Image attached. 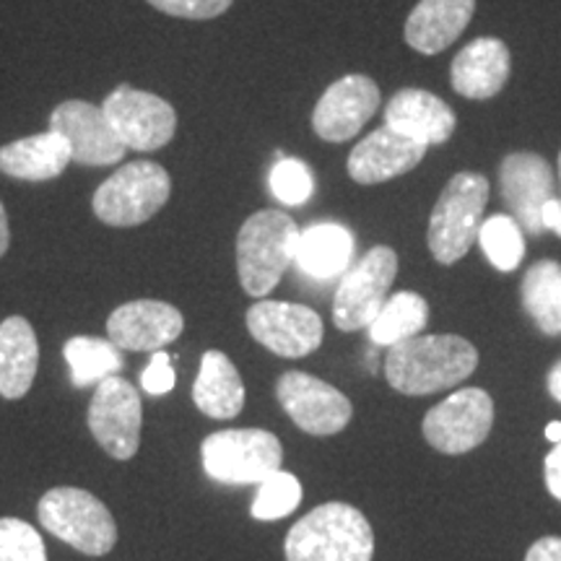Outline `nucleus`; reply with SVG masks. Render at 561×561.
I'll list each match as a JSON object with an SVG mask.
<instances>
[{
  "label": "nucleus",
  "instance_id": "obj_1",
  "mask_svg": "<svg viewBox=\"0 0 561 561\" xmlns=\"http://www.w3.org/2000/svg\"><path fill=\"white\" fill-rule=\"evenodd\" d=\"M479 367V351L460 335H413L390 346L385 377L403 396L458 388Z\"/></svg>",
  "mask_w": 561,
  "mask_h": 561
},
{
  "label": "nucleus",
  "instance_id": "obj_2",
  "mask_svg": "<svg viewBox=\"0 0 561 561\" xmlns=\"http://www.w3.org/2000/svg\"><path fill=\"white\" fill-rule=\"evenodd\" d=\"M286 561H371L375 533L346 502H328L294 523L284 543Z\"/></svg>",
  "mask_w": 561,
  "mask_h": 561
},
{
  "label": "nucleus",
  "instance_id": "obj_3",
  "mask_svg": "<svg viewBox=\"0 0 561 561\" xmlns=\"http://www.w3.org/2000/svg\"><path fill=\"white\" fill-rule=\"evenodd\" d=\"M301 229L284 210L268 208L252 214L237 234V273L250 297L263 299L297 257Z\"/></svg>",
  "mask_w": 561,
  "mask_h": 561
},
{
  "label": "nucleus",
  "instance_id": "obj_4",
  "mask_svg": "<svg viewBox=\"0 0 561 561\" xmlns=\"http://www.w3.org/2000/svg\"><path fill=\"white\" fill-rule=\"evenodd\" d=\"M489 180L479 172H458L439 193L430 216L426 242L442 265L462 261L479 242L483 210L489 203Z\"/></svg>",
  "mask_w": 561,
  "mask_h": 561
},
{
  "label": "nucleus",
  "instance_id": "obj_5",
  "mask_svg": "<svg viewBox=\"0 0 561 561\" xmlns=\"http://www.w3.org/2000/svg\"><path fill=\"white\" fill-rule=\"evenodd\" d=\"M42 528L87 557H104L115 549L117 525L107 504L87 489H50L37 504Z\"/></svg>",
  "mask_w": 561,
  "mask_h": 561
},
{
  "label": "nucleus",
  "instance_id": "obj_6",
  "mask_svg": "<svg viewBox=\"0 0 561 561\" xmlns=\"http://www.w3.org/2000/svg\"><path fill=\"white\" fill-rule=\"evenodd\" d=\"M172 180L157 161H130L94 193V214L107 227H138L170 201Z\"/></svg>",
  "mask_w": 561,
  "mask_h": 561
},
{
  "label": "nucleus",
  "instance_id": "obj_7",
  "mask_svg": "<svg viewBox=\"0 0 561 561\" xmlns=\"http://www.w3.org/2000/svg\"><path fill=\"white\" fill-rule=\"evenodd\" d=\"M201 458L214 481L261 483L280 468L284 447L265 430H224L203 439Z\"/></svg>",
  "mask_w": 561,
  "mask_h": 561
},
{
  "label": "nucleus",
  "instance_id": "obj_8",
  "mask_svg": "<svg viewBox=\"0 0 561 561\" xmlns=\"http://www.w3.org/2000/svg\"><path fill=\"white\" fill-rule=\"evenodd\" d=\"M398 276V255L388 244H377L354 268L341 276L333 297V322L343 333L364 331L380 314Z\"/></svg>",
  "mask_w": 561,
  "mask_h": 561
},
{
  "label": "nucleus",
  "instance_id": "obj_9",
  "mask_svg": "<svg viewBox=\"0 0 561 561\" xmlns=\"http://www.w3.org/2000/svg\"><path fill=\"white\" fill-rule=\"evenodd\" d=\"M494 424V401L486 390L462 388L424 416V437L445 455L471 453L483 445Z\"/></svg>",
  "mask_w": 561,
  "mask_h": 561
},
{
  "label": "nucleus",
  "instance_id": "obj_10",
  "mask_svg": "<svg viewBox=\"0 0 561 561\" xmlns=\"http://www.w3.org/2000/svg\"><path fill=\"white\" fill-rule=\"evenodd\" d=\"M102 112L125 149L133 151H157L170 144L178 130V112L170 102L125 83L104 100Z\"/></svg>",
  "mask_w": 561,
  "mask_h": 561
},
{
  "label": "nucleus",
  "instance_id": "obj_11",
  "mask_svg": "<svg viewBox=\"0 0 561 561\" xmlns=\"http://www.w3.org/2000/svg\"><path fill=\"white\" fill-rule=\"evenodd\" d=\"M144 409L140 396L123 377H107L96 385L89 403V430L110 458L130 460L138 453Z\"/></svg>",
  "mask_w": 561,
  "mask_h": 561
},
{
  "label": "nucleus",
  "instance_id": "obj_12",
  "mask_svg": "<svg viewBox=\"0 0 561 561\" xmlns=\"http://www.w3.org/2000/svg\"><path fill=\"white\" fill-rule=\"evenodd\" d=\"M280 409L289 413L294 424L312 437H331L348 426L354 409L339 388L307 375V371H286L276 382Z\"/></svg>",
  "mask_w": 561,
  "mask_h": 561
},
{
  "label": "nucleus",
  "instance_id": "obj_13",
  "mask_svg": "<svg viewBox=\"0 0 561 561\" xmlns=\"http://www.w3.org/2000/svg\"><path fill=\"white\" fill-rule=\"evenodd\" d=\"M248 331L261 346L284 359H301L322 343L320 314L305 305L261 299L248 310Z\"/></svg>",
  "mask_w": 561,
  "mask_h": 561
},
{
  "label": "nucleus",
  "instance_id": "obj_14",
  "mask_svg": "<svg viewBox=\"0 0 561 561\" xmlns=\"http://www.w3.org/2000/svg\"><path fill=\"white\" fill-rule=\"evenodd\" d=\"M380 102L382 94L375 79L364 73L343 76L314 104L312 128L328 144H346L375 117Z\"/></svg>",
  "mask_w": 561,
  "mask_h": 561
},
{
  "label": "nucleus",
  "instance_id": "obj_15",
  "mask_svg": "<svg viewBox=\"0 0 561 561\" xmlns=\"http://www.w3.org/2000/svg\"><path fill=\"white\" fill-rule=\"evenodd\" d=\"M500 187L502 198L512 210V219L528 231V234H541L543 208L553 201V170L541 153L515 151L507 153L500 164Z\"/></svg>",
  "mask_w": 561,
  "mask_h": 561
},
{
  "label": "nucleus",
  "instance_id": "obj_16",
  "mask_svg": "<svg viewBox=\"0 0 561 561\" xmlns=\"http://www.w3.org/2000/svg\"><path fill=\"white\" fill-rule=\"evenodd\" d=\"M50 130L66 138L70 157L87 167L121 164L125 157V144L112 130L102 107L91 102L68 100L55 107L50 117Z\"/></svg>",
  "mask_w": 561,
  "mask_h": 561
},
{
  "label": "nucleus",
  "instance_id": "obj_17",
  "mask_svg": "<svg viewBox=\"0 0 561 561\" xmlns=\"http://www.w3.org/2000/svg\"><path fill=\"white\" fill-rule=\"evenodd\" d=\"M426 151H430L426 144L392 130L390 125H382L354 146V151L348 153L346 170L356 185H380V182L416 170Z\"/></svg>",
  "mask_w": 561,
  "mask_h": 561
},
{
  "label": "nucleus",
  "instance_id": "obj_18",
  "mask_svg": "<svg viewBox=\"0 0 561 561\" xmlns=\"http://www.w3.org/2000/svg\"><path fill=\"white\" fill-rule=\"evenodd\" d=\"M185 318L178 307L157 299H136L117 307L107 320V335L121 351H161L180 339Z\"/></svg>",
  "mask_w": 561,
  "mask_h": 561
},
{
  "label": "nucleus",
  "instance_id": "obj_19",
  "mask_svg": "<svg viewBox=\"0 0 561 561\" xmlns=\"http://www.w3.org/2000/svg\"><path fill=\"white\" fill-rule=\"evenodd\" d=\"M510 73V47L500 37H479L453 58L450 87L466 100L486 102L507 87Z\"/></svg>",
  "mask_w": 561,
  "mask_h": 561
},
{
  "label": "nucleus",
  "instance_id": "obj_20",
  "mask_svg": "<svg viewBox=\"0 0 561 561\" xmlns=\"http://www.w3.org/2000/svg\"><path fill=\"white\" fill-rule=\"evenodd\" d=\"M385 125L426 146H442L453 138L458 117L450 104L424 89H401L385 107Z\"/></svg>",
  "mask_w": 561,
  "mask_h": 561
},
{
  "label": "nucleus",
  "instance_id": "obj_21",
  "mask_svg": "<svg viewBox=\"0 0 561 561\" xmlns=\"http://www.w3.org/2000/svg\"><path fill=\"white\" fill-rule=\"evenodd\" d=\"M476 0H419L403 26L405 45L421 55H439L468 30Z\"/></svg>",
  "mask_w": 561,
  "mask_h": 561
},
{
  "label": "nucleus",
  "instance_id": "obj_22",
  "mask_svg": "<svg viewBox=\"0 0 561 561\" xmlns=\"http://www.w3.org/2000/svg\"><path fill=\"white\" fill-rule=\"evenodd\" d=\"M73 161L66 138L55 130L13 140L0 149V172L24 182L55 180Z\"/></svg>",
  "mask_w": 561,
  "mask_h": 561
},
{
  "label": "nucleus",
  "instance_id": "obj_23",
  "mask_svg": "<svg viewBox=\"0 0 561 561\" xmlns=\"http://www.w3.org/2000/svg\"><path fill=\"white\" fill-rule=\"evenodd\" d=\"M39 364V343L30 320L5 318L0 322V396L19 401L32 390Z\"/></svg>",
  "mask_w": 561,
  "mask_h": 561
},
{
  "label": "nucleus",
  "instance_id": "obj_24",
  "mask_svg": "<svg viewBox=\"0 0 561 561\" xmlns=\"http://www.w3.org/2000/svg\"><path fill=\"white\" fill-rule=\"evenodd\" d=\"M354 244V234L346 227L335 221H320L314 227L301 229L294 263L299 265L301 273L318 280L339 278L351 268Z\"/></svg>",
  "mask_w": 561,
  "mask_h": 561
},
{
  "label": "nucleus",
  "instance_id": "obj_25",
  "mask_svg": "<svg viewBox=\"0 0 561 561\" xmlns=\"http://www.w3.org/2000/svg\"><path fill=\"white\" fill-rule=\"evenodd\" d=\"M193 401L210 419H234L244 409V382L234 362L224 351L203 354L201 371L193 385Z\"/></svg>",
  "mask_w": 561,
  "mask_h": 561
},
{
  "label": "nucleus",
  "instance_id": "obj_26",
  "mask_svg": "<svg viewBox=\"0 0 561 561\" xmlns=\"http://www.w3.org/2000/svg\"><path fill=\"white\" fill-rule=\"evenodd\" d=\"M520 299L538 331L561 335V263H533L523 276Z\"/></svg>",
  "mask_w": 561,
  "mask_h": 561
},
{
  "label": "nucleus",
  "instance_id": "obj_27",
  "mask_svg": "<svg viewBox=\"0 0 561 561\" xmlns=\"http://www.w3.org/2000/svg\"><path fill=\"white\" fill-rule=\"evenodd\" d=\"M430 322V305L416 291H398L385 301V307L371 320L369 341L375 346H396V343L409 341L413 335H421V331Z\"/></svg>",
  "mask_w": 561,
  "mask_h": 561
},
{
  "label": "nucleus",
  "instance_id": "obj_28",
  "mask_svg": "<svg viewBox=\"0 0 561 561\" xmlns=\"http://www.w3.org/2000/svg\"><path fill=\"white\" fill-rule=\"evenodd\" d=\"M66 362L70 367V382L76 388L100 385L107 377H115L125 367L121 348L110 339H91V335H76L62 346Z\"/></svg>",
  "mask_w": 561,
  "mask_h": 561
},
{
  "label": "nucleus",
  "instance_id": "obj_29",
  "mask_svg": "<svg viewBox=\"0 0 561 561\" xmlns=\"http://www.w3.org/2000/svg\"><path fill=\"white\" fill-rule=\"evenodd\" d=\"M479 242L483 255L496 271L512 273L520 268L525 257V234L523 227L507 214H494L481 224Z\"/></svg>",
  "mask_w": 561,
  "mask_h": 561
},
{
  "label": "nucleus",
  "instance_id": "obj_30",
  "mask_svg": "<svg viewBox=\"0 0 561 561\" xmlns=\"http://www.w3.org/2000/svg\"><path fill=\"white\" fill-rule=\"evenodd\" d=\"M299 502H301L299 479L294 473L280 471L278 468V471H273L268 479L261 481L250 512L255 520L271 523V520H280V517L291 515V512L299 507Z\"/></svg>",
  "mask_w": 561,
  "mask_h": 561
},
{
  "label": "nucleus",
  "instance_id": "obj_31",
  "mask_svg": "<svg viewBox=\"0 0 561 561\" xmlns=\"http://www.w3.org/2000/svg\"><path fill=\"white\" fill-rule=\"evenodd\" d=\"M273 198L284 206H305L314 193V178L301 159H278L268 174Z\"/></svg>",
  "mask_w": 561,
  "mask_h": 561
},
{
  "label": "nucleus",
  "instance_id": "obj_32",
  "mask_svg": "<svg viewBox=\"0 0 561 561\" xmlns=\"http://www.w3.org/2000/svg\"><path fill=\"white\" fill-rule=\"evenodd\" d=\"M0 561H47L37 528L19 517H0Z\"/></svg>",
  "mask_w": 561,
  "mask_h": 561
},
{
  "label": "nucleus",
  "instance_id": "obj_33",
  "mask_svg": "<svg viewBox=\"0 0 561 561\" xmlns=\"http://www.w3.org/2000/svg\"><path fill=\"white\" fill-rule=\"evenodd\" d=\"M149 3L170 16L206 21L227 13L234 0H149Z\"/></svg>",
  "mask_w": 561,
  "mask_h": 561
},
{
  "label": "nucleus",
  "instance_id": "obj_34",
  "mask_svg": "<svg viewBox=\"0 0 561 561\" xmlns=\"http://www.w3.org/2000/svg\"><path fill=\"white\" fill-rule=\"evenodd\" d=\"M174 382H178V375H174L172 356L164 348L153 351L149 367L140 371V388L149 396H167V392L174 390Z\"/></svg>",
  "mask_w": 561,
  "mask_h": 561
},
{
  "label": "nucleus",
  "instance_id": "obj_35",
  "mask_svg": "<svg viewBox=\"0 0 561 561\" xmlns=\"http://www.w3.org/2000/svg\"><path fill=\"white\" fill-rule=\"evenodd\" d=\"M543 473H546V489L551 491L553 500L561 502V442L559 445H553V450L546 455Z\"/></svg>",
  "mask_w": 561,
  "mask_h": 561
},
{
  "label": "nucleus",
  "instance_id": "obj_36",
  "mask_svg": "<svg viewBox=\"0 0 561 561\" xmlns=\"http://www.w3.org/2000/svg\"><path fill=\"white\" fill-rule=\"evenodd\" d=\"M525 561H561V538L549 536L536 541L525 553Z\"/></svg>",
  "mask_w": 561,
  "mask_h": 561
},
{
  "label": "nucleus",
  "instance_id": "obj_37",
  "mask_svg": "<svg viewBox=\"0 0 561 561\" xmlns=\"http://www.w3.org/2000/svg\"><path fill=\"white\" fill-rule=\"evenodd\" d=\"M543 227L553 231V234L561 237V201L553 198L546 203L543 208Z\"/></svg>",
  "mask_w": 561,
  "mask_h": 561
},
{
  "label": "nucleus",
  "instance_id": "obj_38",
  "mask_svg": "<svg viewBox=\"0 0 561 561\" xmlns=\"http://www.w3.org/2000/svg\"><path fill=\"white\" fill-rule=\"evenodd\" d=\"M549 392L553 401L561 403V359L549 371Z\"/></svg>",
  "mask_w": 561,
  "mask_h": 561
},
{
  "label": "nucleus",
  "instance_id": "obj_39",
  "mask_svg": "<svg viewBox=\"0 0 561 561\" xmlns=\"http://www.w3.org/2000/svg\"><path fill=\"white\" fill-rule=\"evenodd\" d=\"M9 244H11L9 219H5V208H3V203H0V257L5 255V250H9Z\"/></svg>",
  "mask_w": 561,
  "mask_h": 561
},
{
  "label": "nucleus",
  "instance_id": "obj_40",
  "mask_svg": "<svg viewBox=\"0 0 561 561\" xmlns=\"http://www.w3.org/2000/svg\"><path fill=\"white\" fill-rule=\"evenodd\" d=\"M546 437H549L553 445H559V442H561V421H551V424L546 426Z\"/></svg>",
  "mask_w": 561,
  "mask_h": 561
},
{
  "label": "nucleus",
  "instance_id": "obj_41",
  "mask_svg": "<svg viewBox=\"0 0 561 561\" xmlns=\"http://www.w3.org/2000/svg\"><path fill=\"white\" fill-rule=\"evenodd\" d=\"M559 174H561V151H559Z\"/></svg>",
  "mask_w": 561,
  "mask_h": 561
}]
</instances>
